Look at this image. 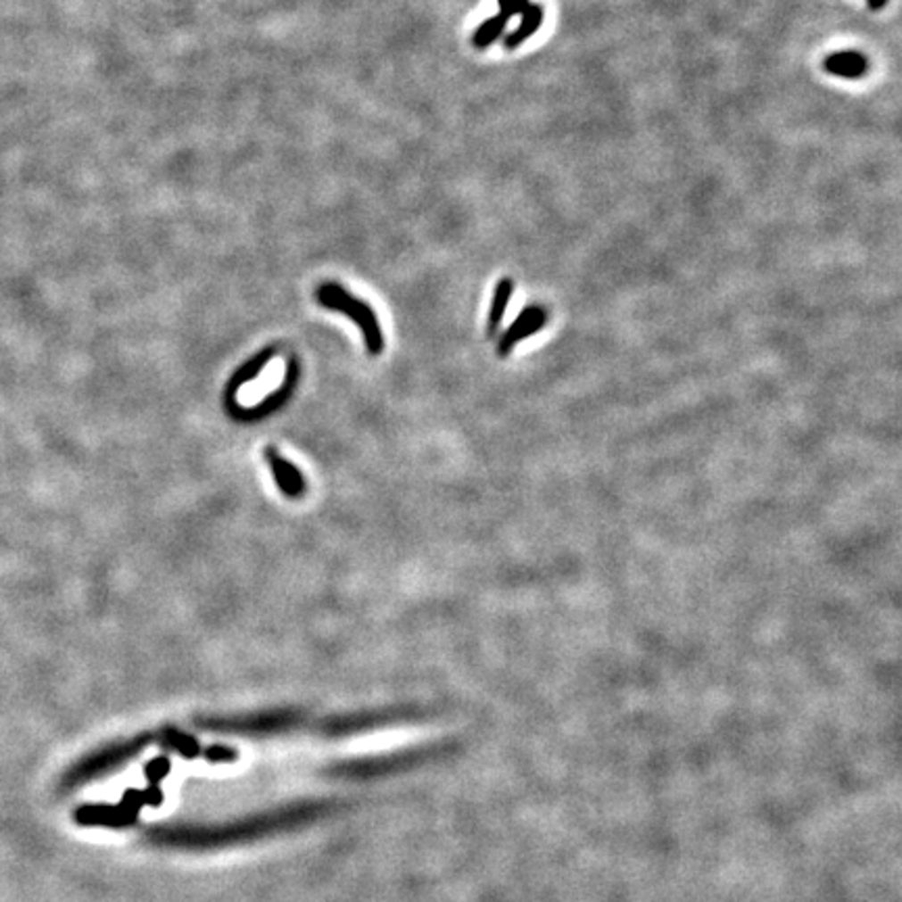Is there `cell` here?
<instances>
[{"label":"cell","instance_id":"1","mask_svg":"<svg viewBox=\"0 0 902 902\" xmlns=\"http://www.w3.org/2000/svg\"><path fill=\"white\" fill-rule=\"evenodd\" d=\"M322 805H308V807H293L286 811H278L266 817L243 821V823L218 827V830H159L153 833L155 842L174 844V846H213V844H228L238 842V840L263 836L266 832H278L285 827H291L303 819H314L322 811Z\"/></svg>","mask_w":902,"mask_h":902},{"label":"cell","instance_id":"2","mask_svg":"<svg viewBox=\"0 0 902 902\" xmlns=\"http://www.w3.org/2000/svg\"><path fill=\"white\" fill-rule=\"evenodd\" d=\"M316 299L322 308L341 311V314H345L349 320H353L355 324H358L361 335H364L368 353L378 355L380 352H383L385 336H383V330H380V324L377 320V314H374V310L370 308V305L364 303V301L358 299V297H353L352 293H347L345 288H343L341 285H336V282H324V285L318 286Z\"/></svg>","mask_w":902,"mask_h":902},{"label":"cell","instance_id":"3","mask_svg":"<svg viewBox=\"0 0 902 902\" xmlns=\"http://www.w3.org/2000/svg\"><path fill=\"white\" fill-rule=\"evenodd\" d=\"M155 740L157 733H145L138 735V738L118 741V744H112L103 748V750L88 754V757L78 760V763L65 773L63 779H61V788L67 790L78 788L82 782H88V779H95L98 775H103V773L112 771L113 766L126 763L128 758H132L134 754H138L146 744H151V741Z\"/></svg>","mask_w":902,"mask_h":902},{"label":"cell","instance_id":"4","mask_svg":"<svg viewBox=\"0 0 902 902\" xmlns=\"http://www.w3.org/2000/svg\"><path fill=\"white\" fill-rule=\"evenodd\" d=\"M145 807V796L138 790H128L120 805H84L73 811V819L84 827H128Z\"/></svg>","mask_w":902,"mask_h":902},{"label":"cell","instance_id":"5","mask_svg":"<svg viewBox=\"0 0 902 902\" xmlns=\"http://www.w3.org/2000/svg\"><path fill=\"white\" fill-rule=\"evenodd\" d=\"M301 719L299 713H268L257 716H244V719H203L199 727L219 729V732H241V733H278L297 727Z\"/></svg>","mask_w":902,"mask_h":902},{"label":"cell","instance_id":"6","mask_svg":"<svg viewBox=\"0 0 902 902\" xmlns=\"http://www.w3.org/2000/svg\"><path fill=\"white\" fill-rule=\"evenodd\" d=\"M297 378H299V366H297V361H294V358H291L288 360L286 377H285V380H282V386L278 391H274L272 395L263 397L261 403H257V406H253V408H238V406H235V403H226V406H228V412L238 420L266 418V416L274 414L276 410H280L282 406H285L286 399L291 397V393L294 391V383H297Z\"/></svg>","mask_w":902,"mask_h":902},{"label":"cell","instance_id":"7","mask_svg":"<svg viewBox=\"0 0 902 902\" xmlns=\"http://www.w3.org/2000/svg\"><path fill=\"white\" fill-rule=\"evenodd\" d=\"M545 324H548V314H545V310L535 308V305H533V308H526L523 314L510 324V328L501 335L500 343H497V355H500V358H506L520 341L537 335Z\"/></svg>","mask_w":902,"mask_h":902},{"label":"cell","instance_id":"8","mask_svg":"<svg viewBox=\"0 0 902 902\" xmlns=\"http://www.w3.org/2000/svg\"><path fill=\"white\" fill-rule=\"evenodd\" d=\"M403 710H380V713H364V715H355V716H345V719H333L328 723H324L322 732L327 735H347L353 732H366V729L372 727H383L389 725V723H399L403 721Z\"/></svg>","mask_w":902,"mask_h":902},{"label":"cell","instance_id":"9","mask_svg":"<svg viewBox=\"0 0 902 902\" xmlns=\"http://www.w3.org/2000/svg\"><path fill=\"white\" fill-rule=\"evenodd\" d=\"M263 456H266L269 470H272L274 475V481L278 484L282 493L286 497H293V500L305 493V476L294 468V464L282 458L274 447H266V450H263Z\"/></svg>","mask_w":902,"mask_h":902},{"label":"cell","instance_id":"10","mask_svg":"<svg viewBox=\"0 0 902 902\" xmlns=\"http://www.w3.org/2000/svg\"><path fill=\"white\" fill-rule=\"evenodd\" d=\"M274 355H276V347H268V349H261L255 358L244 361V364L238 368V370L232 374L230 380H228V386H226V403L235 401L236 393L241 391L244 385H249L251 380H255L257 377H260V374L266 370V366L269 364V361L274 360Z\"/></svg>","mask_w":902,"mask_h":902},{"label":"cell","instance_id":"11","mask_svg":"<svg viewBox=\"0 0 902 902\" xmlns=\"http://www.w3.org/2000/svg\"><path fill=\"white\" fill-rule=\"evenodd\" d=\"M825 71L832 73V76L846 78V79H858L867 73V59L863 57L861 53L856 51H844V53H833L825 59Z\"/></svg>","mask_w":902,"mask_h":902},{"label":"cell","instance_id":"12","mask_svg":"<svg viewBox=\"0 0 902 902\" xmlns=\"http://www.w3.org/2000/svg\"><path fill=\"white\" fill-rule=\"evenodd\" d=\"M543 17H545V13H543L542 4H529L525 13L520 15L518 28L504 36V46L508 48V51H514V48L525 45V42L529 40L533 34H537L539 28L543 26Z\"/></svg>","mask_w":902,"mask_h":902},{"label":"cell","instance_id":"13","mask_svg":"<svg viewBox=\"0 0 902 902\" xmlns=\"http://www.w3.org/2000/svg\"><path fill=\"white\" fill-rule=\"evenodd\" d=\"M512 291H514L512 278H501L495 285L493 301H491V310H489L487 328H484V335L487 336H495L497 333H500V327H501V322H504L508 303H510Z\"/></svg>","mask_w":902,"mask_h":902},{"label":"cell","instance_id":"14","mask_svg":"<svg viewBox=\"0 0 902 902\" xmlns=\"http://www.w3.org/2000/svg\"><path fill=\"white\" fill-rule=\"evenodd\" d=\"M157 740L161 741L163 746H168L170 750H176L178 754H182L184 758H196L201 757L203 748L199 746L193 735L178 732L176 727H165L161 733H157Z\"/></svg>","mask_w":902,"mask_h":902},{"label":"cell","instance_id":"15","mask_svg":"<svg viewBox=\"0 0 902 902\" xmlns=\"http://www.w3.org/2000/svg\"><path fill=\"white\" fill-rule=\"evenodd\" d=\"M508 21H510V17L504 15V13H497L493 17H489V20L483 21L481 26L476 28V32L472 34V46L478 48V51H484V48L495 45V42L504 36Z\"/></svg>","mask_w":902,"mask_h":902},{"label":"cell","instance_id":"16","mask_svg":"<svg viewBox=\"0 0 902 902\" xmlns=\"http://www.w3.org/2000/svg\"><path fill=\"white\" fill-rule=\"evenodd\" d=\"M201 757L211 760V763H226V760H236L238 754H236V750H232V748H228V746H210V748H203Z\"/></svg>","mask_w":902,"mask_h":902},{"label":"cell","instance_id":"17","mask_svg":"<svg viewBox=\"0 0 902 902\" xmlns=\"http://www.w3.org/2000/svg\"><path fill=\"white\" fill-rule=\"evenodd\" d=\"M145 773L146 777H149V783H159L170 773V760L165 757H159L153 760V763L146 765Z\"/></svg>","mask_w":902,"mask_h":902},{"label":"cell","instance_id":"18","mask_svg":"<svg viewBox=\"0 0 902 902\" xmlns=\"http://www.w3.org/2000/svg\"><path fill=\"white\" fill-rule=\"evenodd\" d=\"M529 0H497V7H500V13L508 15L512 20L514 15H523L526 7H529Z\"/></svg>","mask_w":902,"mask_h":902},{"label":"cell","instance_id":"19","mask_svg":"<svg viewBox=\"0 0 902 902\" xmlns=\"http://www.w3.org/2000/svg\"><path fill=\"white\" fill-rule=\"evenodd\" d=\"M886 3H888V0H867L869 9H873V11L883 9V7H886Z\"/></svg>","mask_w":902,"mask_h":902}]
</instances>
